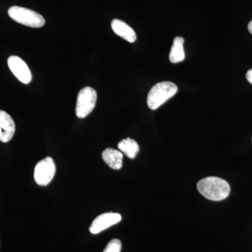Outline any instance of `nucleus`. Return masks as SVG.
I'll return each instance as SVG.
<instances>
[{
    "instance_id": "nucleus-12",
    "label": "nucleus",
    "mask_w": 252,
    "mask_h": 252,
    "mask_svg": "<svg viewBox=\"0 0 252 252\" xmlns=\"http://www.w3.org/2000/svg\"><path fill=\"white\" fill-rule=\"evenodd\" d=\"M121 152L127 156L129 158L134 159L140 152V147L135 140L131 138L124 139L118 144Z\"/></svg>"
},
{
    "instance_id": "nucleus-7",
    "label": "nucleus",
    "mask_w": 252,
    "mask_h": 252,
    "mask_svg": "<svg viewBox=\"0 0 252 252\" xmlns=\"http://www.w3.org/2000/svg\"><path fill=\"white\" fill-rule=\"evenodd\" d=\"M122 220V215L119 213H104L96 217L91 224L90 232L92 234H98L100 232L107 229L109 227L117 224Z\"/></svg>"
},
{
    "instance_id": "nucleus-9",
    "label": "nucleus",
    "mask_w": 252,
    "mask_h": 252,
    "mask_svg": "<svg viewBox=\"0 0 252 252\" xmlns=\"http://www.w3.org/2000/svg\"><path fill=\"white\" fill-rule=\"evenodd\" d=\"M113 31L125 40L130 43L135 42L137 39L135 32L127 23L119 19L113 20L112 24Z\"/></svg>"
},
{
    "instance_id": "nucleus-6",
    "label": "nucleus",
    "mask_w": 252,
    "mask_h": 252,
    "mask_svg": "<svg viewBox=\"0 0 252 252\" xmlns=\"http://www.w3.org/2000/svg\"><path fill=\"white\" fill-rule=\"evenodd\" d=\"M8 65L15 77L23 84H29L32 80V74L29 67L21 58L16 56H10Z\"/></svg>"
},
{
    "instance_id": "nucleus-1",
    "label": "nucleus",
    "mask_w": 252,
    "mask_h": 252,
    "mask_svg": "<svg viewBox=\"0 0 252 252\" xmlns=\"http://www.w3.org/2000/svg\"><path fill=\"white\" fill-rule=\"evenodd\" d=\"M198 191L205 198L213 201H220L228 198L230 193L229 184L220 177H209L199 181Z\"/></svg>"
},
{
    "instance_id": "nucleus-15",
    "label": "nucleus",
    "mask_w": 252,
    "mask_h": 252,
    "mask_svg": "<svg viewBox=\"0 0 252 252\" xmlns=\"http://www.w3.org/2000/svg\"><path fill=\"white\" fill-rule=\"evenodd\" d=\"M248 30L249 32L252 34V21H250L248 24Z\"/></svg>"
},
{
    "instance_id": "nucleus-11",
    "label": "nucleus",
    "mask_w": 252,
    "mask_h": 252,
    "mask_svg": "<svg viewBox=\"0 0 252 252\" xmlns=\"http://www.w3.org/2000/svg\"><path fill=\"white\" fill-rule=\"evenodd\" d=\"M185 39L182 36H177L173 41L170 53V61L172 63L182 62L185 59V50H184Z\"/></svg>"
},
{
    "instance_id": "nucleus-14",
    "label": "nucleus",
    "mask_w": 252,
    "mask_h": 252,
    "mask_svg": "<svg viewBox=\"0 0 252 252\" xmlns=\"http://www.w3.org/2000/svg\"><path fill=\"white\" fill-rule=\"evenodd\" d=\"M246 77L249 82H250L252 85V69L248 71V72H247L246 74Z\"/></svg>"
},
{
    "instance_id": "nucleus-2",
    "label": "nucleus",
    "mask_w": 252,
    "mask_h": 252,
    "mask_svg": "<svg viewBox=\"0 0 252 252\" xmlns=\"http://www.w3.org/2000/svg\"><path fill=\"white\" fill-rule=\"evenodd\" d=\"M177 91V86L170 81L158 83L149 91L147 96V105L152 110H155L173 97Z\"/></svg>"
},
{
    "instance_id": "nucleus-10",
    "label": "nucleus",
    "mask_w": 252,
    "mask_h": 252,
    "mask_svg": "<svg viewBox=\"0 0 252 252\" xmlns=\"http://www.w3.org/2000/svg\"><path fill=\"white\" fill-rule=\"evenodd\" d=\"M102 159L111 168L114 170H120L123 166L124 156L122 152L117 149L107 148L102 154Z\"/></svg>"
},
{
    "instance_id": "nucleus-5",
    "label": "nucleus",
    "mask_w": 252,
    "mask_h": 252,
    "mask_svg": "<svg viewBox=\"0 0 252 252\" xmlns=\"http://www.w3.org/2000/svg\"><path fill=\"white\" fill-rule=\"evenodd\" d=\"M56 172V166L54 159L46 157L36 164L34 172V180L38 185H48L54 179Z\"/></svg>"
},
{
    "instance_id": "nucleus-3",
    "label": "nucleus",
    "mask_w": 252,
    "mask_h": 252,
    "mask_svg": "<svg viewBox=\"0 0 252 252\" xmlns=\"http://www.w3.org/2000/svg\"><path fill=\"white\" fill-rule=\"evenodd\" d=\"M8 14L16 22L28 27L41 28L45 25V19L41 14L27 8L11 6Z\"/></svg>"
},
{
    "instance_id": "nucleus-4",
    "label": "nucleus",
    "mask_w": 252,
    "mask_h": 252,
    "mask_svg": "<svg viewBox=\"0 0 252 252\" xmlns=\"http://www.w3.org/2000/svg\"><path fill=\"white\" fill-rule=\"evenodd\" d=\"M97 94L94 89L85 87L79 91L76 105V115L79 119H84L89 116L95 107Z\"/></svg>"
},
{
    "instance_id": "nucleus-8",
    "label": "nucleus",
    "mask_w": 252,
    "mask_h": 252,
    "mask_svg": "<svg viewBox=\"0 0 252 252\" xmlns=\"http://www.w3.org/2000/svg\"><path fill=\"white\" fill-rule=\"evenodd\" d=\"M16 132L14 121L9 114L0 110V141L4 143L9 142Z\"/></svg>"
},
{
    "instance_id": "nucleus-13",
    "label": "nucleus",
    "mask_w": 252,
    "mask_h": 252,
    "mask_svg": "<svg viewBox=\"0 0 252 252\" xmlns=\"http://www.w3.org/2000/svg\"><path fill=\"white\" fill-rule=\"evenodd\" d=\"M122 242L118 239H113L107 245L103 252H120L122 250Z\"/></svg>"
}]
</instances>
